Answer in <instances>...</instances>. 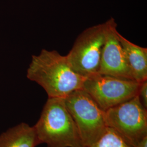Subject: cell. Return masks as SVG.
I'll list each match as a JSON object with an SVG mask.
<instances>
[{
	"instance_id": "1",
	"label": "cell",
	"mask_w": 147,
	"mask_h": 147,
	"mask_svg": "<svg viewBox=\"0 0 147 147\" xmlns=\"http://www.w3.org/2000/svg\"><path fill=\"white\" fill-rule=\"evenodd\" d=\"M26 76L45 90L48 98H65L74 91L82 89L86 79L74 70L66 55L46 49L32 56Z\"/></svg>"
},
{
	"instance_id": "2",
	"label": "cell",
	"mask_w": 147,
	"mask_h": 147,
	"mask_svg": "<svg viewBox=\"0 0 147 147\" xmlns=\"http://www.w3.org/2000/svg\"><path fill=\"white\" fill-rule=\"evenodd\" d=\"M34 127L40 143L47 147H84L64 98H48Z\"/></svg>"
},
{
	"instance_id": "3",
	"label": "cell",
	"mask_w": 147,
	"mask_h": 147,
	"mask_svg": "<svg viewBox=\"0 0 147 147\" xmlns=\"http://www.w3.org/2000/svg\"><path fill=\"white\" fill-rule=\"evenodd\" d=\"M65 104L77 127L84 147L96 142L106 131L105 111L83 89L64 98Z\"/></svg>"
},
{
	"instance_id": "4",
	"label": "cell",
	"mask_w": 147,
	"mask_h": 147,
	"mask_svg": "<svg viewBox=\"0 0 147 147\" xmlns=\"http://www.w3.org/2000/svg\"><path fill=\"white\" fill-rule=\"evenodd\" d=\"M109 20L89 27L79 34L66 55L74 70L87 78L98 73Z\"/></svg>"
},
{
	"instance_id": "5",
	"label": "cell",
	"mask_w": 147,
	"mask_h": 147,
	"mask_svg": "<svg viewBox=\"0 0 147 147\" xmlns=\"http://www.w3.org/2000/svg\"><path fill=\"white\" fill-rule=\"evenodd\" d=\"M108 127L132 147L147 136V110L138 95L105 111Z\"/></svg>"
},
{
	"instance_id": "6",
	"label": "cell",
	"mask_w": 147,
	"mask_h": 147,
	"mask_svg": "<svg viewBox=\"0 0 147 147\" xmlns=\"http://www.w3.org/2000/svg\"><path fill=\"white\" fill-rule=\"evenodd\" d=\"M140 84L133 80L96 73L86 78L82 89L105 111L135 96Z\"/></svg>"
},
{
	"instance_id": "7",
	"label": "cell",
	"mask_w": 147,
	"mask_h": 147,
	"mask_svg": "<svg viewBox=\"0 0 147 147\" xmlns=\"http://www.w3.org/2000/svg\"><path fill=\"white\" fill-rule=\"evenodd\" d=\"M108 20L109 25L98 73L133 80L123 49L118 37V32L115 20L111 18Z\"/></svg>"
},
{
	"instance_id": "8",
	"label": "cell",
	"mask_w": 147,
	"mask_h": 147,
	"mask_svg": "<svg viewBox=\"0 0 147 147\" xmlns=\"http://www.w3.org/2000/svg\"><path fill=\"white\" fill-rule=\"evenodd\" d=\"M126 62L133 80L142 82L147 80V49L132 42L118 32Z\"/></svg>"
},
{
	"instance_id": "9",
	"label": "cell",
	"mask_w": 147,
	"mask_h": 147,
	"mask_svg": "<svg viewBox=\"0 0 147 147\" xmlns=\"http://www.w3.org/2000/svg\"><path fill=\"white\" fill-rule=\"evenodd\" d=\"M41 144L34 126L21 123L0 135V147H36Z\"/></svg>"
},
{
	"instance_id": "10",
	"label": "cell",
	"mask_w": 147,
	"mask_h": 147,
	"mask_svg": "<svg viewBox=\"0 0 147 147\" xmlns=\"http://www.w3.org/2000/svg\"><path fill=\"white\" fill-rule=\"evenodd\" d=\"M84 147H132L114 130L107 127L105 133L94 143Z\"/></svg>"
},
{
	"instance_id": "11",
	"label": "cell",
	"mask_w": 147,
	"mask_h": 147,
	"mask_svg": "<svg viewBox=\"0 0 147 147\" xmlns=\"http://www.w3.org/2000/svg\"><path fill=\"white\" fill-rule=\"evenodd\" d=\"M137 95L143 106L147 109V80L141 82Z\"/></svg>"
},
{
	"instance_id": "12",
	"label": "cell",
	"mask_w": 147,
	"mask_h": 147,
	"mask_svg": "<svg viewBox=\"0 0 147 147\" xmlns=\"http://www.w3.org/2000/svg\"><path fill=\"white\" fill-rule=\"evenodd\" d=\"M134 147H147V136L144 137Z\"/></svg>"
}]
</instances>
